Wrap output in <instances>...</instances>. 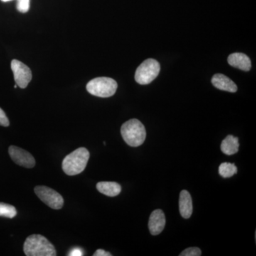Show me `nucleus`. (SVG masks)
I'll return each instance as SVG.
<instances>
[{"label": "nucleus", "mask_w": 256, "mask_h": 256, "mask_svg": "<svg viewBox=\"0 0 256 256\" xmlns=\"http://www.w3.org/2000/svg\"><path fill=\"white\" fill-rule=\"evenodd\" d=\"M24 252L28 256H56V250L46 238L33 234L26 238L24 244Z\"/></svg>", "instance_id": "nucleus-1"}, {"label": "nucleus", "mask_w": 256, "mask_h": 256, "mask_svg": "<svg viewBox=\"0 0 256 256\" xmlns=\"http://www.w3.org/2000/svg\"><path fill=\"white\" fill-rule=\"evenodd\" d=\"M89 158L90 153L86 148H78L64 158L62 169L69 176L80 174L86 168Z\"/></svg>", "instance_id": "nucleus-2"}, {"label": "nucleus", "mask_w": 256, "mask_h": 256, "mask_svg": "<svg viewBox=\"0 0 256 256\" xmlns=\"http://www.w3.org/2000/svg\"><path fill=\"white\" fill-rule=\"evenodd\" d=\"M120 132L124 142L130 146H142L146 140V128L137 119H131L124 122L121 127Z\"/></svg>", "instance_id": "nucleus-3"}, {"label": "nucleus", "mask_w": 256, "mask_h": 256, "mask_svg": "<svg viewBox=\"0 0 256 256\" xmlns=\"http://www.w3.org/2000/svg\"><path fill=\"white\" fill-rule=\"evenodd\" d=\"M117 88V82L114 79L108 77H98L92 79L86 86L89 94L100 98L111 97L116 94Z\"/></svg>", "instance_id": "nucleus-4"}, {"label": "nucleus", "mask_w": 256, "mask_h": 256, "mask_svg": "<svg viewBox=\"0 0 256 256\" xmlns=\"http://www.w3.org/2000/svg\"><path fill=\"white\" fill-rule=\"evenodd\" d=\"M160 65L159 62L153 58H148L142 62L136 70V82L140 85L150 84L159 75Z\"/></svg>", "instance_id": "nucleus-5"}, {"label": "nucleus", "mask_w": 256, "mask_h": 256, "mask_svg": "<svg viewBox=\"0 0 256 256\" xmlns=\"http://www.w3.org/2000/svg\"><path fill=\"white\" fill-rule=\"evenodd\" d=\"M34 192L40 200L50 208L58 210L63 207V196L55 190L46 186H36Z\"/></svg>", "instance_id": "nucleus-6"}, {"label": "nucleus", "mask_w": 256, "mask_h": 256, "mask_svg": "<svg viewBox=\"0 0 256 256\" xmlns=\"http://www.w3.org/2000/svg\"><path fill=\"white\" fill-rule=\"evenodd\" d=\"M11 68L18 86L21 88H26L32 78L30 68L22 62L16 60H12Z\"/></svg>", "instance_id": "nucleus-7"}, {"label": "nucleus", "mask_w": 256, "mask_h": 256, "mask_svg": "<svg viewBox=\"0 0 256 256\" xmlns=\"http://www.w3.org/2000/svg\"><path fill=\"white\" fill-rule=\"evenodd\" d=\"M9 154L11 159L18 166L24 168H33L36 164L34 158L28 152L12 146L9 148Z\"/></svg>", "instance_id": "nucleus-8"}, {"label": "nucleus", "mask_w": 256, "mask_h": 256, "mask_svg": "<svg viewBox=\"0 0 256 256\" xmlns=\"http://www.w3.org/2000/svg\"><path fill=\"white\" fill-rule=\"evenodd\" d=\"M166 224V218L164 212L161 210H154L150 216L149 226L150 232L152 235H159L164 230Z\"/></svg>", "instance_id": "nucleus-9"}, {"label": "nucleus", "mask_w": 256, "mask_h": 256, "mask_svg": "<svg viewBox=\"0 0 256 256\" xmlns=\"http://www.w3.org/2000/svg\"><path fill=\"white\" fill-rule=\"evenodd\" d=\"M212 82L214 86L220 90L230 92H236L238 90V87L235 82L223 74H215L212 77Z\"/></svg>", "instance_id": "nucleus-10"}, {"label": "nucleus", "mask_w": 256, "mask_h": 256, "mask_svg": "<svg viewBox=\"0 0 256 256\" xmlns=\"http://www.w3.org/2000/svg\"><path fill=\"white\" fill-rule=\"evenodd\" d=\"M228 63L234 68L240 69L244 72H249L252 68V60L245 54H232L228 56Z\"/></svg>", "instance_id": "nucleus-11"}, {"label": "nucleus", "mask_w": 256, "mask_h": 256, "mask_svg": "<svg viewBox=\"0 0 256 256\" xmlns=\"http://www.w3.org/2000/svg\"><path fill=\"white\" fill-rule=\"evenodd\" d=\"M178 206L180 214L184 218L188 220L191 217L193 212V204L191 195L186 190H182L180 193Z\"/></svg>", "instance_id": "nucleus-12"}, {"label": "nucleus", "mask_w": 256, "mask_h": 256, "mask_svg": "<svg viewBox=\"0 0 256 256\" xmlns=\"http://www.w3.org/2000/svg\"><path fill=\"white\" fill-rule=\"evenodd\" d=\"M96 188L102 194L110 197L118 196L122 190L120 185L114 182H100L97 184Z\"/></svg>", "instance_id": "nucleus-13"}, {"label": "nucleus", "mask_w": 256, "mask_h": 256, "mask_svg": "<svg viewBox=\"0 0 256 256\" xmlns=\"http://www.w3.org/2000/svg\"><path fill=\"white\" fill-rule=\"evenodd\" d=\"M238 138L229 134L222 141L220 150L226 156H233L238 152Z\"/></svg>", "instance_id": "nucleus-14"}, {"label": "nucleus", "mask_w": 256, "mask_h": 256, "mask_svg": "<svg viewBox=\"0 0 256 256\" xmlns=\"http://www.w3.org/2000/svg\"><path fill=\"white\" fill-rule=\"evenodd\" d=\"M238 172L236 166L234 163L224 162L218 168V173L223 178H230Z\"/></svg>", "instance_id": "nucleus-15"}, {"label": "nucleus", "mask_w": 256, "mask_h": 256, "mask_svg": "<svg viewBox=\"0 0 256 256\" xmlns=\"http://www.w3.org/2000/svg\"><path fill=\"white\" fill-rule=\"evenodd\" d=\"M16 214L18 212L14 206L8 204L0 203V216L13 218L16 216Z\"/></svg>", "instance_id": "nucleus-16"}, {"label": "nucleus", "mask_w": 256, "mask_h": 256, "mask_svg": "<svg viewBox=\"0 0 256 256\" xmlns=\"http://www.w3.org/2000/svg\"><path fill=\"white\" fill-rule=\"evenodd\" d=\"M30 8V0H16V10L20 12L26 13Z\"/></svg>", "instance_id": "nucleus-17"}, {"label": "nucleus", "mask_w": 256, "mask_h": 256, "mask_svg": "<svg viewBox=\"0 0 256 256\" xmlns=\"http://www.w3.org/2000/svg\"><path fill=\"white\" fill-rule=\"evenodd\" d=\"M201 255L202 250L196 247L188 248L180 254V256H200Z\"/></svg>", "instance_id": "nucleus-18"}, {"label": "nucleus", "mask_w": 256, "mask_h": 256, "mask_svg": "<svg viewBox=\"0 0 256 256\" xmlns=\"http://www.w3.org/2000/svg\"><path fill=\"white\" fill-rule=\"evenodd\" d=\"M0 126L3 127H8L10 126L9 119L2 108H0Z\"/></svg>", "instance_id": "nucleus-19"}, {"label": "nucleus", "mask_w": 256, "mask_h": 256, "mask_svg": "<svg viewBox=\"0 0 256 256\" xmlns=\"http://www.w3.org/2000/svg\"><path fill=\"white\" fill-rule=\"evenodd\" d=\"M94 256H112V254L109 252H106V250L102 249H98L95 252H94Z\"/></svg>", "instance_id": "nucleus-20"}, {"label": "nucleus", "mask_w": 256, "mask_h": 256, "mask_svg": "<svg viewBox=\"0 0 256 256\" xmlns=\"http://www.w3.org/2000/svg\"><path fill=\"white\" fill-rule=\"evenodd\" d=\"M82 250H80V248H76L73 249V250L70 252V254H68V256H82Z\"/></svg>", "instance_id": "nucleus-21"}, {"label": "nucleus", "mask_w": 256, "mask_h": 256, "mask_svg": "<svg viewBox=\"0 0 256 256\" xmlns=\"http://www.w3.org/2000/svg\"><path fill=\"white\" fill-rule=\"evenodd\" d=\"M3 2H8L12 1V0H1Z\"/></svg>", "instance_id": "nucleus-22"}]
</instances>
